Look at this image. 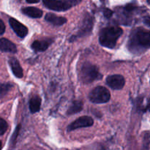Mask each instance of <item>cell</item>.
Listing matches in <instances>:
<instances>
[{"instance_id":"obj_13","label":"cell","mask_w":150,"mask_h":150,"mask_svg":"<svg viewBox=\"0 0 150 150\" xmlns=\"http://www.w3.org/2000/svg\"><path fill=\"white\" fill-rule=\"evenodd\" d=\"M21 12L26 16L34 18H38L42 17V10L34 7H23L21 9Z\"/></svg>"},{"instance_id":"obj_28","label":"cell","mask_w":150,"mask_h":150,"mask_svg":"<svg viewBox=\"0 0 150 150\" xmlns=\"http://www.w3.org/2000/svg\"><path fill=\"white\" fill-rule=\"evenodd\" d=\"M101 1H105V0H100Z\"/></svg>"},{"instance_id":"obj_10","label":"cell","mask_w":150,"mask_h":150,"mask_svg":"<svg viewBox=\"0 0 150 150\" xmlns=\"http://www.w3.org/2000/svg\"><path fill=\"white\" fill-rule=\"evenodd\" d=\"M0 51L3 52L16 54L17 52V47L9 40L6 38H1L0 39Z\"/></svg>"},{"instance_id":"obj_16","label":"cell","mask_w":150,"mask_h":150,"mask_svg":"<svg viewBox=\"0 0 150 150\" xmlns=\"http://www.w3.org/2000/svg\"><path fill=\"white\" fill-rule=\"evenodd\" d=\"M83 109V102L81 100H76L73 101L70 106L69 107L67 110V114L68 115H72V114H77L80 112Z\"/></svg>"},{"instance_id":"obj_9","label":"cell","mask_w":150,"mask_h":150,"mask_svg":"<svg viewBox=\"0 0 150 150\" xmlns=\"http://www.w3.org/2000/svg\"><path fill=\"white\" fill-rule=\"evenodd\" d=\"M9 23H10V26H11L12 29H13L15 33H16L19 38H23L27 35L28 29L24 26V25L22 24L21 23H20L18 21L11 18H10V20H9Z\"/></svg>"},{"instance_id":"obj_11","label":"cell","mask_w":150,"mask_h":150,"mask_svg":"<svg viewBox=\"0 0 150 150\" xmlns=\"http://www.w3.org/2000/svg\"><path fill=\"white\" fill-rule=\"evenodd\" d=\"M9 64L11 67V70L14 76L18 79H21L23 76V70H22L21 67L19 64L18 60L16 59V58H13V57L10 58L9 59Z\"/></svg>"},{"instance_id":"obj_3","label":"cell","mask_w":150,"mask_h":150,"mask_svg":"<svg viewBox=\"0 0 150 150\" xmlns=\"http://www.w3.org/2000/svg\"><path fill=\"white\" fill-rule=\"evenodd\" d=\"M80 79L83 83H90L102 79V75L100 73L99 70L96 66L89 62H86L81 69Z\"/></svg>"},{"instance_id":"obj_12","label":"cell","mask_w":150,"mask_h":150,"mask_svg":"<svg viewBox=\"0 0 150 150\" xmlns=\"http://www.w3.org/2000/svg\"><path fill=\"white\" fill-rule=\"evenodd\" d=\"M45 20L54 26H62L67 22V19L64 17L56 16L53 13H47L45 17Z\"/></svg>"},{"instance_id":"obj_8","label":"cell","mask_w":150,"mask_h":150,"mask_svg":"<svg viewBox=\"0 0 150 150\" xmlns=\"http://www.w3.org/2000/svg\"><path fill=\"white\" fill-rule=\"evenodd\" d=\"M106 83L111 89L120 90L124 87L125 80L121 75H112L107 77Z\"/></svg>"},{"instance_id":"obj_17","label":"cell","mask_w":150,"mask_h":150,"mask_svg":"<svg viewBox=\"0 0 150 150\" xmlns=\"http://www.w3.org/2000/svg\"><path fill=\"white\" fill-rule=\"evenodd\" d=\"M13 88V85L9 83H0V99L4 98Z\"/></svg>"},{"instance_id":"obj_20","label":"cell","mask_w":150,"mask_h":150,"mask_svg":"<svg viewBox=\"0 0 150 150\" xmlns=\"http://www.w3.org/2000/svg\"><path fill=\"white\" fill-rule=\"evenodd\" d=\"M20 129H21V125H19L17 126L16 130H15V132L13 133V136H12V137H11L10 144H11L12 145H14V144L16 143V139H17V137H18V133H19V130H20Z\"/></svg>"},{"instance_id":"obj_27","label":"cell","mask_w":150,"mask_h":150,"mask_svg":"<svg viewBox=\"0 0 150 150\" xmlns=\"http://www.w3.org/2000/svg\"><path fill=\"white\" fill-rule=\"evenodd\" d=\"M147 3L150 5V0H147Z\"/></svg>"},{"instance_id":"obj_19","label":"cell","mask_w":150,"mask_h":150,"mask_svg":"<svg viewBox=\"0 0 150 150\" xmlns=\"http://www.w3.org/2000/svg\"><path fill=\"white\" fill-rule=\"evenodd\" d=\"M144 149H149L150 146V133H146L144 136Z\"/></svg>"},{"instance_id":"obj_24","label":"cell","mask_w":150,"mask_h":150,"mask_svg":"<svg viewBox=\"0 0 150 150\" xmlns=\"http://www.w3.org/2000/svg\"><path fill=\"white\" fill-rule=\"evenodd\" d=\"M26 2L29 3V4H34V3L39 2L40 0H26Z\"/></svg>"},{"instance_id":"obj_22","label":"cell","mask_w":150,"mask_h":150,"mask_svg":"<svg viewBox=\"0 0 150 150\" xmlns=\"http://www.w3.org/2000/svg\"><path fill=\"white\" fill-rule=\"evenodd\" d=\"M143 21H144V23L146 26H148V27L150 28V16H145V17L144 18Z\"/></svg>"},{"instance_id":"obj_15","label":"cell","mask_w":150,"mask_h":150,"mask_svg":"<svg viewBox=\"0 0 150 150\" xmlns=\"http://www.w3.org/2000/svg\"><path fill=\"white\" fill-rule=\"evenodd\" d=\"M41 98L39 96H34L29 100V109L32 114L38 112L40 109Z\"/></svg>"},{"instance_id":"obj_23","label":"cell","mask_w":150,"mask_h":150,"mask_svg":"<svg viewBox=\"0 0 150 150\" xmlns=\"http://www.w3.org/2000/svg\"><path fill=\"white\" fill-rule=\"evenodd\" d=\"M5 31V26H4V23H3V21L1 20H0V35H3Z\"/></svg>"},{"instance_id":"obj_2","label":"cell","mask_w":150,"mask_h":150,"mask_svg":"<svg viewBox=\"0 0 150 150\" xmlns=\"http://www.w3.org/2000/svg\"><path fill=\"white\" fill-rule=\"evenodd\" d=\"M123 30L118 26H108L100 31L99 41L101 45L108 48H114L117 40L122 35Z\"/></svg>"},{"instance_id":"obj_6","label":"cell","mask_w":150,"mask_h":150,"mask_svg":"<svg viewBox=\"0 0 150 150\" xmlns=\"http://www.w3.org/2000/svg\"><path fill=\"white\" fill-rule=\"evenodd\" d=\"M93 25H94V18L89 14H86L85 16L84 19H83L82 24L81 26L79 32H77V35H73L71 37L70 41L73 42L75 40H76L79 38H81V37H84L86 35H89L92 32V29H93Z\"/></svg>"},{"instance_id":"obj_25","label":"cell","mask_w":150,"mask_h":150,"mask_svg":"<svg viewBox=\"0 0 150 150\" xmlns=\"http://www.w3.org/2000/svg\"><path fill=\"white\" fill-rule=\"evenodd\" d=\"M146 109H149L150 111V100L149 102H148V105H147V107H146Z\"/></svg>"},{"instance_id":"obj_5","label":"cell","mask_w":150,"mask_h":150,"mask_svg":"<svg viewBox=\"0 0 150 150\" xmlns=\"http://www.w3.org/2000/svg\"><path fill=\"white\" fill-rule=\"evenodd\" d=\"M90 101L93 103L102 104L109 101L111 98V94L109 91L103 86H97L89 95Z\"/></svg>"},{"instance_id":"obj_14","label":"cell","mask_w":150,"mask_h":150,"mask_svg":"<svg viewBox=\"0 0 150 150\" xmlns=\"http://www.w3.org/2000/svg\"><path fill=\"white\" fill-rule=\"evenodd\" d=\"M51 40H36L32 42V48L35 51H44L48 48L51 43Z\"/></svg>"},{"instance_id":"obj_18","label":"cell","mask_w":150,"mask_h":150,"mask_svg":"<svg viewBox=\"0 0 150 150\" xmlns=\"http://www.w3.org/2000/svg\"><path fill=\"white\" fill-rule=\"evenodd\" d=\"M7 127H8V125H7V122L2 118H0V136L4 134V133L7 131Z\"/></svg>"},{"instance_id":"obj_7","label":"cell","mask_w":150,"mask_h":150,"mask_svg":"<svg viewBox=\"0 0 150 150\" xmlns=\"http://www.w3.org/2000/svg\"><path fill=\"white\" fill-rule=\"evenodd\" d=\"M93 124L94 121L92 117L83 116V117H80V118L75 120L73 122H72L67 127V130L68 131H73V130H76V129L90 127V126L93 125Z\"/></svg>"},{"instance_id":"obj_1","label":"cell","mask_w":150,"mask_h":150,"mask_svg":"<svg viewBox=\"0 0 150 150\" xmlns=\"http://www.w3.org/2000/svg\"><path fill=\"white\" fill-rule=\"evenodd\" d=\"M128 48L135 54L150 48V31L137 29L132 32L128 42Z\"/></svg>"},{"instance_id":"obj_21","label":"cell","mask_w":150,"mask_h":150,"mask_svg":"<svg viewBox=\"0 0 150 150\" xmlns=\"http://www.w3.org/2000/svg\"><path fill=\"white\" fill-rule=\"evenodd\" d=\"M103 14L105 17L108 18H110L111 16H112L113 12L111 11V10H109V9L105 8V9H104V10H103Z\"/></svg>"},{"instance_id":"obj_26","label":"cell","mask_w":150,"mask_h":150,"mask_svg":"<svg viewBox=\"0 0 150 150\" xmlns=\"http://www.w3.org/2000/svg\"><path fill=\"white\" fill-rule=\"evenodd\" d=\"M1 149V142H0V149Z\"/></svg>"},{"instance_id":"obj_4","label":"cell","mask_w":150,"mask_h":150,"mask_svg":"<svg viewBox=\"0 0 150 150\" xmlns=\"http://www.w3.org/2000/svg\"><path fill=\"white\" fill-rule=\"evenodd\" d=\"M47 8L54 11H65L77 5L81 0H43Z\"/></svg>"}]
</instances>
